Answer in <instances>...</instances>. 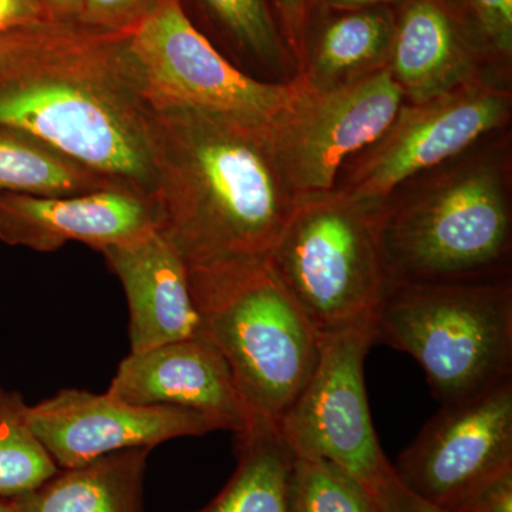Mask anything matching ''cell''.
Returning a JSON list of instances; mask_svg holds the SVG:
<instances>
[{"label":"cell","instance_id":"obj_1","mask_svg":"<svg viewBox=\"0 0 512 512\" xmlns=\"http://www.w3.org/2000/svg\"><path fill=\"white\" fill-rule=\"evenodd\" d=\"M131 28L46 19L0 33V128L153 195L151 107Z\"/></svg>","mask_w":512,"mask_h":512},{"label":"cell","instance_id":"obj_2","mask_svg":"<svg viewBox=\"0 0 512 512\" xmlns=\"http://www.w3.org/2000/svg\"><path fill=\"white\" fill-rule=\"evenodd\" d=\"M150 107L158 234L188 272L268 262L299 201L269 127L197 107Z\"/></svg>","mask_w":512,"mask_h":512},{"label":"cell","instance_id":"obj_3","mask_svg":"<svg viewBox=\"0 0 512 512\" xmlns=\"http://www.w3.org/2000/svg\"><path fill=\"white\" fill-rule=\"evenodd\" d=\"M497 134L413 178L377 208L387 285L507 278L511 146L504 130Z\"/></svg>","mask_w":512,"mask_h":512},{"label":"cell","instance_id":"obj_4","mask_svg":"<svg viewBox=\"0 0 512 512\" xmlns=\"http://www.w3.org/2000/svg\"><path fill=\"white\" fill-rule=\"evenodd\" d=\"M373 333L419 363L441 404L471 399L512 379L511 281L387 285Z\"/></svg>","mask_w":512,"mask_h":512},{"label":"cell","instance_id":"obj_5","mask_svg":"<svg viewBox=\"0 0 512 512\" xmlns=\"http://www.w3.org/2000/svg\"><path fill=\"white\" fill-rule=\"evenodd\" d=\"M205 335L256 419L278 426L311 379L322 338L265 264L188 272Z\"/></svg>","mask_w":512,"mask_h":512},{"label":"cell","instance_id":"obj_6","mask_svg":"<svg viewBox=\"0 0 512 512\" xmlns=\"http://www.w3.org/2000/svg\"><path fill=\"white\" fill-rule=\"evenodd\" d=\"M376 211L336 192L302 198L268 265L320 336L373 326L387 289Z\"/></svg>","mask_w":512,"mask_h":512},{"label":"cell","instance_id":"obj_7","mask_svg":"<svg viewBox=\"0 0 512 512\" xmlns=\"http://www.w3.org/2000/svg\"><path fill=\"white\" fill-rule=\"evenodd\" d=\"M512 94L498 80H474L429 100L404 101L382 136L350 158L333 192L377 210L413 178L505 130Z\"/></svg>","mask_w":512,"mask_h":512},{"label":"cell","instance_id":"obj_8","mask_svg":"<svg viewBox=\"0 0 512 512\" xmlns=\"http://www.w3.org/2000/svg\"><path fill=\"white\" fill-rule=\"evenodd\" d=\"M131 52L150 106L197 107L271 126L291 100L284 83L248 76L192 25L181 0H153L133 23Z\"/></svg>","mask_w":512,"mask_h":512},{"label":"cell","instance_id":"obj_9","mask_svg":"<svg viewBox=\"0 0 512 512\" xmlns=\"http://www.w3.org/2000/svg\"><path fill=\"white\" fill-rule=\"evenodd\" d=\"M403 103L389 67L329 90L308 89L295 76L291 100L269 126L295 197L332 192L342 168L382 136Z\"/></svg>","mask_w":512,"mask_h":512},{"label":"cell","instance_id":"obj_10","mask_svg":"<svg viewBox=\"0 0 512 512\" xmlns=\"http://www.w3.org/2000/svg\"><path fill=\"white\" fill-rule=\"evenodd\" d=\"M373 343V326L322 338L311 379L278 429L295 456L329 461L375 495L396 474L367 403L365 359Z\"/></svg>","mask_w":512,"mask_h":512},{"label":"cell","instance_id":"obj_11","mask_svg":"<svg viewBox=\"0 0 512 512\" xmlns=\"http://www.w3.org/2000/svg\"><path fill=\"white\" fill-rule=\"evenodd\" d=\"M393 470L404 488L448 511L511 471L512 379L441 404Z\"/></svg>","mask_w":512,"mask_h":512},{"label":"cell","instance_id":"obj_12","mask_svg":"<svg viewBox=\"0 0 512 512\" xmlns=\"http://www.w3.org/2000/svg\"><path fill=\"white\" fill-rule=\"evenodd\" d=\"M29 423L59 468L222 430L207 414L174 406H141L82 389H62L29 406Z\"/></svg>","mask_w":512,"mask_h":512},{"label":"cell","instance_id":"obj_13","mask_svg":"<svg viewBox=\"0 0 512 512\" xmlns=\"http://www.w3.org/2000/svg\"><path fill=\"white\" fill-rule=\"evenodd\" d=\"M157 225L153 195L128 187L69 197L0 194V241L42 254L70 241L101 252L146 237Z\"/></svg>","mask_w":512,"mask_h":512},{"label":"cell","instance_id":"obj_14","mask_svg":"<svg viewBox=\"0 0 512 512\" xmlns=\"http://www.w3.org/2000/svg\"><path fill=\"white\" fill-rule=\"evenodd\" d=\"M107 393L141 406H174L204 413L234 434L256 420L227 362L207 336L128 353Z\"/></svg>","mask_w":512,"mask_h":512},{"label":"cell","instance_id":"obj_15","mask_svg":"<svg viewBox=\"0 0 512 512\" xmlns=\"http://www.w3.org/2000/svg\"><path fill=\"white\" fill-rule=\"evenodd\" d=\"M100 254L126 293L130 353L207 336L187 266L157 231Z\"/></svg>","mask_w":512,"mask_h":512},{"label":"cell","instance_id":"obj_16","mask_svg":"<svg viewBox=\"0 0 512 512\" xmlns=\"http://www.w3.org/2000/svg\"><path fill=\"white\" fill-rule=\"evenodd\" d=\"M466 26L434 0H407L397 9L389 70L404 101L429 100L488 77L484 47L471 42Z\"/></svg>","mask_w":512,"mask_h":512},{"label":"cell","instance_id":"obj_17","mask_svg":"<svg viewBox=\"0 0 512 512\" xmlns=\"http://www.w3.org/2000/svg\"><path fill=\"white\" fill-rule=\"evenodd\" d=\"M330 13L335 15L305 39L296 76L308 89H335L389 67L397 9L377 6Z\"/></svg>","mask_w":512,"mask_h":512},{"label":"cell","instance_id":"obj_18","mask_svg":"<svg viewBox=\"0 0 512 512\" xmlns=\"http://www.w3.org/2000/svg\"><path fill=\"white\" fill-rule=\"evenodd\" d=\"M151 447L130 448L59 471L10 500L13 512H144L143 487Z\"/></svg>","mask_w":512,"mask_h":512},{"label":"cell","instance_id":"obj_19","mask_svg":"<svg viewBox=\"0 0 512 512\" xmlns=\"http://www.w3.org/2000/svg\"><path fill=\"white\" fill-rule=\"evenodd\" d=\"M234 437V474L217 497L195 512H289L293 453L278 426L256 419Z\"/></svg>","mask_w":512,"mask_h":512},{"label":"cell","instance_id":"obj_20","mask_svg":"<svg viewBox=\"0 0 512 512\" xmlns=\"http://www.w3.org/2000/svg\"><path fill=\"white\" fill-rule=\"evenodd\" d=\"M114 187L127 185L90 170L29 134L0 128V194L69 197Z\"/></svg>","mask_w":512,"mask_h":512},{"label":"cell","instance_id":"obj_21","mask_svg":"<svg viewBox=\"0 0 512 512\" xmlns=\"http://www.w3.org/2000/svg\"><path fill=\"white\" fill-rule=\"evenodd\" d=\"M22 394L0 386V498L13 500L55 476L59 467L29 423Z\"/></svg>","mask_w":512,"mask_h":512},{"label":"cell","instance_id":"obj_22","mask_svg":"<svg viewBox=\"0 0 512 512\" xmlns=\"http://www.w3.org/2000/svg\"><path fill=\"white\" fill-rule=\"evenodd\" d=\"M289 512H380L373 495L348 471L319 458L293 454Z\"/></svg>","mask_w":512,"mask_h":512},{"label":"cell","instance_id":"obj_23","mask_svg":"<svg viewBox=\"0 0 512 512\" xmlns=\"http://www.w3.org/2000/svg\"><path fill=\"white\" fill-rule=\"evenodd\" d=\"M201 2L234 40L235 45L266 69L285 73L295 63L266 0Z\"/></svg>","mask_w":512,"mask_h":512},{"label":"cell","instance_id":"obj_24","mask_svg":"<svg viewBox=\"0 0 512 512\" xmlns=\"http://www.w3.org/2000/svg\"><path fill=\"white\" fill-rule=\"evenodd\" d=\"M471 19L488 55L510 62L512 0H468Z\"/></svg>","mask_w":512,"mask_h":512},{"label":"cell","instance_id":"obj_25","mask_svg":"<svg viewBox=\"0 0 512 512\" xmlns=\"http://www.w3.org/2000/svg\"><path fill=\"white\" fill-rule=\"evenodd\" d=\"M153 0H83L79 20L101 28H126L144 12Z\"/></svg>","mask_w":512,"mask_h":512},{"label":"cell","instance_id":"obj_26","mask_svg":"<svg viewBox=\"0 0 512 512\" xmlns=\"http://www.w3.org/2000/svg\"><path fill=\"white\" fill-rule=\"evenodd\" d=\"M281 18L286 45L291 50L296 67H301L305 37L308 33V0H274Z\"/></svg>","mask_w":512,"mask_h":512},{"label":"cell","instance_id":"obj_27","mask_svg":"<svg viewBox=\"0 0 512 512\" xmlns=\"http://www.w3.org/2000/svg\"><path fill=\"white\" fill-rule=\"evenodd\" d=\"M453 512H512V470L485 484Z\"/></svg>","mask_w":512,"mask_h":512},{"label":"cell","instance_id":"obj_28","mask_svg":"<svg viewBox=\"0 0 512 512\" xmlns=\"http://www.w3.org/2000/svg\"><path fill=\"white\" fill-rule=\"evenodd\" d=\"M373 498L380 512H453L413 494L397 478L380 488Z\"/></svg>","mask_w":512,"mask_h":512},{"label":"cell","instance_id":"obj_29","mask_svg":"<svg viewBox=\"0 0 512 512\" xmlns=\"http://www.w3.org/2000/svg\"><path fill=\"white\" fill-rule=\"evenodd\" d=\"M55 19L37 0H0V33Z\"/></svg>","mask_w":512,"mask_h":512},{"label":"cell","instance_id":"obj_30","mask_svg":"<svg viewBox=\"0 0 512 512\" xmlns=\"http://www.w3.org/2000/svg\"><path fill=\"white\" fill-rule=\"evenodd\" d=\"M407 0H308V12L315 8L319 12H349V10H359L367 8H377V6H387V8H402Z\"/></svg>","mask_w":512,"mask_h":512},{"label":"cell","instance_id":"obj_31","mask_svg":"<svg viewBox=\"0 0 512 512\" xmlns=\"http://www.w3.org/2000/svg\"><path fill=\"white\" fill-rule=\"evenodd\" d=\"M55 19H79L83 0H37Z\"/></svg>","mask_w":512,"mask_h":512},{"label":"cell","instance_id":"obj_32","mask_svg":"<svg viewBox=\"0 0 512 512\" xmlns=\"http://www.w3.org/2000/svg\"><path fill=\"white\" fill-rule=\"evenodd\" d=\"M444 9L448 10L454 18L467 25L471 20L470 8H468V0H434Z\"/></svg>","mask_w":512,"mask_h":512},{"label":"cell","instance_id":"obj_33","mask_svg":"<svg viewBox=\"0 0 512 512\" xmlns=\"http://www.w3.org/2000/svg\"><path fill=\"white\" fill-rule=\"evenodd\" d=\"M0 512H13L12 504H10L9 500H3V498H0Z\"/></svg>","mask_w":512,"mask_h":512}]
</instances>
